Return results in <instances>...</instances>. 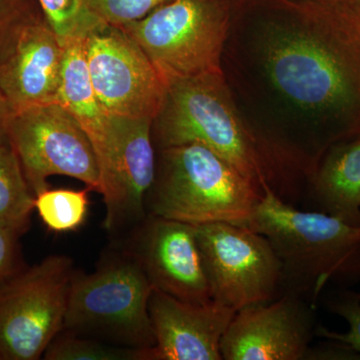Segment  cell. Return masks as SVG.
Returning <instances> with one entry per match:
<instances>
[{
    "label": "cell",
    "instance_id": "6da1fadb",
    "mask_svg": "<svg viewBox=\"0 0 360 360\" xmlns=\"http://www.w3.org/2000/svg\"><path fill=\"white\" fill-rule=\"evenodd\" d=\"M151 134L156 151L200 144L227 161L262 194L271 191L296 207L302 203L304 175L240 115L224 72L168 84Z\"/></svg>",
    "mask_w": 360,
    "mask_h": 360
},
{
    "label": "cell",
    "instance_id": "7a4b0ae2",
    "mask_svg": "<svg viewBox=\"0 0 360 360\" xmlns=\"http://www.w3.org/2000/svg\"><path fill=\"white\" fill-rule=\"evenodd\" d=\"M243 226L269 239L281 264V295L296 293L316 307L328 284L360 281V226L296 207L271 191Z\"/></svg>",
    "mask_w": 360,
    "mask_h": 360
},
{
    "label": "cell",
    "instance_id": "3957f363",
    "mask_svg": "<svg viewBox=\"0 0 360 360\" xmlns=\"http://www.w3.org/2000/svg\"><path fill=\"white\" fill-rule=\"evenodd\" d=\"M264 194L227 161L200 144L156 151L148 215L201 225H243Z\"/></svg>",
    "mask_w": 360,
    "mask_h": 360
},
{
    "label": "cell",
    "instance_id": "277c9868",
    "mask_svg": "<svg viewBox=\"0 0 360 360\" xmlns=\"http://www.w3.org/2000/svg\"><path fill=\"white\" fill-rule=\"evenodd\" d=\"M117 246L94 272L75 270L63 330L148 349L155 345L148 311L153 286L136 259L120 243Z\"/></svg>",
    "mask_w": 360,
    "mask_h": 360
},
{
    "label": "cell",
    "instance_id": "5b68a950",
    "mask_svg": "<svg viewBox=\"0 0 360 360\" xmlns=\"http://www.w3.org/2000/svg\"><path fill=\"white\" fill-rule=\"evenodd\" d=\"M141 46L165 84L224 72L229 18L210 0H169L120 27Z\"/></svg>",
    "mask_w": 360,
    "mask_h": 360
},
{
    "label": "cell",
    "instance_id": "8992f818",
    "mask_svg": "<svg viewBox=\"0 0 360 360\" xmlns=\"http://www.w3.org/2000/svg\"><path fill=\"white\" fill-rule=\"evenodd\" d=\"M75 269L54 255L0 284V360H37L63 330Z\"/></svg>",
    "mask_w": 360,
    "mask_h": 360
},
{
    "label": "cell",
    "instance_id": "52a82bcc",
    "mask_svg": "<svg viewBox=\"0 0 360 360\" xmlns=\"http://www.w3.org/2000/svg\"><path fill=\"white\" fill-rule=\"evenodd\" d=\"M6 139L37 195L47 179L63 175L101 193V170L91 141L63 104L52 103L9 113Z\"/></svg>",
    "mask_w": 360,
    "mask_h": 360
},
{
    "label": "cell",
    "instance_id": "ba28073f",
    "mask_svg": "<svg viewBox=\"0 0 360 360\" xmlns=\"http://www.w3.org/2000/svg\"><path fill=\"white\" fill-rule=\"evenodd\" d=\"M195 231L212 302L238 312L281 295V264L264 236L229 222Z\"/></svg>",
    "mask_w": 360,
    "mask_h": 360
},
{
    "label": "cell",
    "instance_id": "9c48e42d",
    "mask_svg": "<svg viewBox=\"0 0 360 360\" xmlns=\"http://www.w3.org/2000/svg\"><path fill=\"white\" fill-rule=\"evenodd\" d=\"M90 80L110 115L155 118L167 84L139 44L108 25L85 41Z\"/></svg>",
    "mask_w": 360,
    "mask_h": 360
},
{
    "label": "cell",
    "instance_id": "30bf717a",
    "mask_svg": "<svg viewBox=\"0 0 360 360\" xmlns=\"http://www.w3.org/2000/svg\"><path fill=\"white\" fill-rule=\"evenodd\" d=\"M316 328L314 305L284 292L236 312L220 343L222 359L307 360Z\"/></svg>",
    "mask_w": 360,
    "mask_h": 360
},
{
    "label": "cell",
    "instance_id": "8fae6325",
    "mask_svg": "<svg viewBox=\"0 0 360 360\" xmlns=\"http://www.w3.org/2000/svg\"><path fill=\"white\" fill-rule=\"evenodd\" d=\"M120 240L141 265L153 288L184 302H212L195 225L148 215Z\"/></svg>",
    "mask_w": 360,
    "mask_h": 360
},
{
    "label": "cell",
    "instance_id": "7c38bea8",
    "mask_svg": "<svg viewBox=\"0 0 360 360\" xmlns=\"http://www.w3.org/2000/svg\"><path fill=\"white\" fill-rule=\"evenodd\" d=\"M0 34V99L9 113L58 103L65 49L44 18Z\"/></svg>",
    "mask_w": 360,
    "mask_h": 360
},
{
    "label": "cell",
    "instance_id": "4fadbf2b",
    "mask_svg": "<svg viewBox=\"0 0 360 360\" xmlns=\"http://www.w3.org/2000/svg\"><path fill=\"white\" fill-rule=\"evenodd\" d=\"M111 116L115 135L112 182L103 195L104 229L122 239L148 217L146 200L156 174L153 118Z\"/></svg>",
    "mask_w": 360,
    "mask_h": 360
},
{
    "label": "cell",
    "instance_id": "5bb4252c",
    "mask_svg": "<svg viewBox=\"0 0 360 360\" xmlns=\"http://www.w3.org/2000/svg\"><path fill=\"white\" fill-rule=\"evenodd\" d=\"M148 311L155 345L148 360H224L220 343L234 310L214 302H184L153 288Z\"/></svg>",
    "mask_w": 360,
    "mask_h": 360
},
{
    "label": "cell",
    "instance_id": "9a60e30c",
    "mask_svg": "<svg viewBox=\"0 0 360 360\" xmlns=\"http://www.w3.org/2000/svg\"><path fill=\"white\" fill-rule=\"evenodd\" d=\"M85 41L79 40L65 47L58 103L75 116L91 141L101 170V194L103 196L112 182L115 135L111 116L99 103L92 87Z\"/></svg>",
    "mask_w": 360,
    "mask_h": 360
},
{
    "label": "cell",
    "instance_id": "2e32d148",
    "mask_svg": "<svg viewBox=\"0 0 360 360\" xmlns=\"http://www.w3.org/2000/svg\"><path fill=\"white\" fill-rule=\"evenodd\" d=\"M300 208L360 226V135L324 153L307 179Z\"/></svg>",
    "mask_w": 360,
    "mask_h": 360
},
{
    "label": "cell",
    "instance_id": "e0dca14e",
    "mask_svg": "<svg viewBox=\"0 0 360 360\" xmlns=\"http://www.w3.org/2000/svg\"><path fill=\"white\" fill-rule=\"evenodd\" d=\"M35 195L7 139L0 142V225L21 236L30 229Z\"/></svg>",
    "mask_w": 360,
    "mask_h": 360
},
{
    "label": "cell",
    "instance_id": "ac0fdd59",
    "mask_svg": "<svg viewBox=\"0 0 360 360\" xmlns=\"http://www.w3.org/2000/svg\"><path fill=\"white\" fill-rule=\"evenodd\" d=\"M44 20L63 47L86 40L106 25L87 0H39Z\"/></svg>",
    "mask_w": 360,
    "mask_h": 360
},
{
    "label": "cell",
    "instance_id": "d6986e66",
    "mask_svg": "<svg viewBox=\"0 0 360 360\" xmlns=\"http://www.w3.org/2000/svg\"><path fill=\"white\" fill-rule=\"evenodd\" d=\"M90 191L86 186L82 191L49 187L35 195L34 210L49 231H77L89 215Z\"/></svg>",
    "mask_w": 360,
    "mask_h": 360
},
{
    "label": "cell",
    "instance_id": "ffe728a7",
    "mask_svg": "<svg viewBox=\"0 0 360 360\" xmlns=\"http://www.w3.org/2000/svg\"><path fill=\"white\" fill-rule=\"evenodd\" d=\"M149 349V348H148ZM148 349L120 347L61 330L46 348V360H148Z\"/></svg>",
    "mask_w": 360,
    "mask_h": 360
},
{
    "label": "cell",
    "instance_id": "44dd1931",
    "mask_svg": "<svg viewBox=\"0 0 360 360\" xmlns=\"http://www.w3.org/2000/svg\"><path fill=\"white\" fill-rule=\"evenodd\" d=\"M326 309L347 322V333H336L317 326L316 336L347 345L360 354V295L354 291L336 293L326 302Z\"/></svg>",
    "mask_w": 360,
    "mask_h": 360
},
{
    "label": "cell",
    "instance_id": "7402d4cb",
    "mask_svg": "<svg viewBox=\"0 0 360 360\" xmlns=\"http://www.w3.org/2000/svg\"><path fill=\"white\" fill-rule=\"evenodd\" d=\"M169 0H87L94 13L106 25L122 27L141 20Z\"/></svg>",
    "mask_w": 360,
    "mask_h": 360
},
{
    "label": "cell",
    "instance_id": "603a6c76",
    "mask_svg": "<svg viewBox=\"0 0 360 360\" xmlns=\"http://www.w3.org/2000/svg\"><path fill=\"white\" fill-rule=\"evenodd\" d=\"M20 234L0 225V284L20 271V250L18 239Z\"/></svg>",
    "mask_w": 360,
    "mask_h": 360
},
{
    "label": "cell",
    "instance_id": "cb8c5ba5",
    "mask_svg": "<svg viewBox=\"0 0 360 360\" xmlns=\"http://www.w3.org/2000/svg\"><path fill=\"white\" fill-rule=\"evenodd\" d=\"M8 115L9 111L7 110L6 104L0 99V142L6 139V122Z\"/></svg>",
    "mask_w": 360,
    "mask_h": 360
},
{
    "label": "cell",
    "instance_id": "d4e9b609",
    "mask_svg": "<svg viewBox=\"0 0 360 360\" xmlns=\"http://www.w3.org/2000/svg\"><path fill=\"white\" fill-rule=\"evenodd\" d=\"M316 2L333 4V6L352 7L354 9H359L360 7V0H316Z\"/></svg>",
    "mask_w": 360,
    "mask_h": 360
},
{
    "label": "cell",
    "instance_id": "484cf974",
    "mask_svg": "<svg viewBox=\"0 0 360 360\" xmlns=\"http://www.w3.org/2000/svg\"><path fill=\"white\" fill-rule=\"evenodd\" d=\"M357 11H359V13H360V7H359V9H357Z\"/></svg>",
    "mask_w": 360,
    "mask_h": 360
},
{
    "label": "cell",
    "instance_id": "4316f807",
    "mask_svg": "<svg viewBox=\"0 0 360 360\" xmlns=\"http://www.w3.org/2000/svg\"><path fill=\"white\" fill-rule=\"evenodd\" d=\"M359 295H360V293H359Z\"/></svg>",
    "mask_w": 360,
    "mask_h": 360
}]
</instances>
